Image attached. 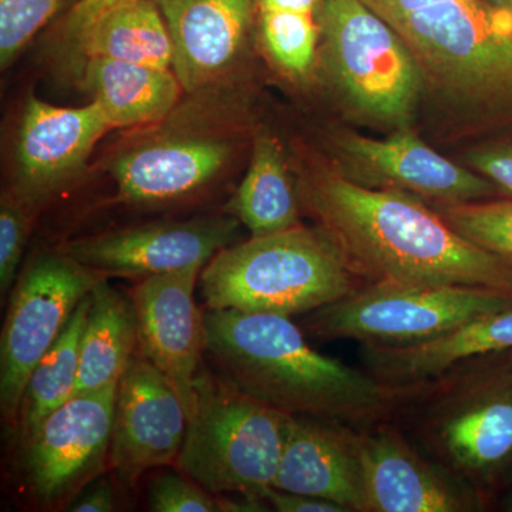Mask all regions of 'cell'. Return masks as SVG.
Instances as JSON below:
<instances>
[{"label":"cell","instance_id":"7","mask_svg":"<svg viewBox=\"0 0 512 512\" xmlns=\"http://www.w3.org/2000/svg\"><path fill=\"white\" fill-rule=\"evenodd\" d=\"M319 20L330 70L350 103L373 119L406 120L423 69L402 37L362 0H322Z\"/></svg>","mask_w":512,"mask_h":512},{"label":"cell","instance_id":"18","mask_svg":"<svg viewBox=\"0 0 512 512\" xmlns=\"http://www.w3.org/2000/svg\"><path fill=\"white\" fill-rule=\"evenodd\" d=\"M366 510L454 512L463 510L450 484L392 430L357 437Z\"/></svg>","mask_w":512,"mask_h":512},{"label":"cell","instance_id":"31","mask_svg":"<svg viewBox=\"0 0 512 512\" xmlns=\"http://www.w3.org/2000/svg\"><path fill=\"white\" fill-rule=\"evenodd\" d=\"M127 2L130 0H79L76 5L67 10L62 23H60V45L72 53L84 33L92 28L101 16Z\"/></svg>","mask_w":512,"mask_h":512},{"label":"cell","instance_id":"15","mask_svg":"<svg viewBox=\"0 0 512 512\" xmlns=\"http://www.w3.org/2000/svg\"><path fill=\"white\" fill-rule=\"evenodd\" d=\"M174 45L173 70L185 92L208 89L241 55L258 0H153Z\"/></svg>","mask_w":512,"mask_h":512},{"label":"cell","instance_id":"27","mask_svg":"<svg viewBox=\"0 0 512 512\" xmlns=\"http://www.w3.org/2000/svg\"><path fill=\"white\" fill-rule=\"evenodd\" d=\"M437 212L458 234L512 266V200L440 204Z\"/></svg>","mask_w":512,"mask_h":512},{"label":"cell","instance_id":"34","mask_svg":"<svg viewBox=\"0 0 512 512\" xmlns=\"http://www.w3.org/2000/svg\"><path fill=\"white\" fill-rule=\"evenodd\" d=\"M116 508V495L109 481H101L86 495L76 501L70 511L111 512Z\"/></svg>","mask_w":512,"mask_h":512},{"label":"cell","instance_id":"32","mask_svg":"<svg viewBox=\"0 0 512 512\" xmlns=\"http://www.w3.org/2000/svg\"><path fill=\"white\" fill-rule=\"evenodd\" d=\"M470 163L474 171L512 195V144L473 151Z\"/></svg>","mask_w":512,"mask_h":512},{"label":"cell","instance_id":"28","mask_svg":"<svg viewBox=\"0 0 512 512\" xmlns=\"http://www.w3.org/2000/svg\"><path fill=\"white\" fill-rule=\"evenodd\" d=\"M70 0H0V64L6 69Z\"/></svg>","mask_w":512,"mask_h":512},{"label":"cell","instance_id":"33","mask_svg":"<svg viewBox=\"0 0 512 512\" xmlns=\"http://www.w3.org/2000/svg\"><path fill=\"white\" fill-rule=\"evenodd\" d=\"M265 501L279 512H348L342 505L311 495L288 493L271 487L265 494Z\"/></svg>","mask_w":512,"mask_h":512},{"label":"cell","instance_id":"30","mask_svg":"<svg viewBox=\"0 0 512 512\" xmlns=\"http://www.w3.org/2000/svg\"><path fill=\"white\" fill-rule=\"evenodd\" d=\"M148 504L154 512H221L220 495L211 494L181 471L158 476L150 485Z\"/></svg>","mask_w":512,"mask_h":512},{"label":"cell","instance_id":"21","mask_svg":"<svg viewBox=\"0 0 512 512\" xmlns=\"http://www.w3.org/2000/svg\"><path fill=\"white\" fill-rule=\"evenodd\" d=\"M138 348V320L130 296L103 281L92 291V305L80 345L76 394L120 382Z\"/></svg>","mask_w":512,"mask_h":512},{"label":"cell","instance_id":"2","mask_svg":"<svg viewBox=\"0 0 512 512\" xmlns=\"http://www.w3.org/2000/svg\"><path fill=\"white\" fill-rule=\"evenodd\" d=\"M204 323L220 376L278 412L356 423L392 403V387L320 355L289 316L207 309Z\"/></svg>","mask_w":512,"mask_h":512},{"label":"cell","instance_id":"13","mask_svg":"<svg viewBox=\"0 0 512 512\" xmlns=\"http://www.w3.org/2000/svg\"><path fill=\"white\" fill-rule=\"evenodd\" d=\"M113 130L96 101L83 107H57L29 97L16 143L13 191L36 207L74 180L107 131Z\"/></svg>","mask_w":512,"mask_h":512},{"label":"cell","instance_id":"1","mask_svg":"<svg viewBox=\"0 0 512 512\" xmlns=\"http://www.w3.org/2000/svg\"><path fill=\"white\" fill-rule=\"evenodd\" d=\"M303 198L353 274L373 284L476 286L512 295V266L409 192L326 174L309 181Z\"/></svg>","mask_w":512,"mask_h":512},{"label":"cell","instance_id":"29","mask_svg":"<svg viewBox=\"0 0 512 512\" xmlns=\"http://www.w3.org/2000/svg\"><path fill=\"white\" fill-rule=\"evenodd\" d=\"M33 205L13 190L0 198V295L2 301L12 291L20 259L28 241Z\"/></svg>","mask_w":512,"mask_h":512},{"label":"cell","instance_id":"19","mask_svg":"<svg viewBox=\"0 0 512 512\" xmlns=\"http://www.w3.org/2000/svg\"><path fill=\"white\" fill-rule=\"evenodd\" d=\"M512 349V309L470 320L427 342L367 346V359L384 382H417L439 376L457 363Z\"/></svg>","mask_w":512,"mask_h":512},{"label":"cell","instance_id":"25","mask_svg":"<svg viewBox=\"0 0 512 512\" xmlns=\"http://www.w3.org/2000/svg\"><path fill=\"white\" fill-rule=\"evenodd\" d=\"M451 457L471 471L490 470L512 456V396H493L460 410L444 424Z\"/></svg>","mask_w":512,"mask_h":512},{"label":"cell","instance_id":"17","mask_svg":"<svg viewBox=\"0 0 512 512\" xmlns=\"http://www.w3.org/2000/svg\"><path fill=\"white\" fill-rule=\"evenodd\" d=\"M274 487L367 511L356 436L332 421L289 416Z\"/></svg>","mask_w":512,"mask_h":512},{"label":"cell","instance_id":"35","mask_svg":"<svg viewBox=\"0 0 512 512\" xmlns=\"http://www.w3.org/2000/svg\"><path fill=\"white\" fill-rule=\"evenodd\" d=\"M485 2L494 6L495 9L504 10L512 15V0H485Z\"/></svg>","mask_w":512,"mask_h":512},{"label":"cell","instance_id":"26","mask_svg":"<svg viewBox=\"0 0 512 512\" xmlns=\"http://www.w3.org/2000/svg\"><path fill=\"white\" fill-rule=\"evenodd\" d=\"M322 0H258L256 16L269 56L284 72L305 76L318 52Z\"/></svg>","mask_w":512,"mask_h":512},{"label":"cell","instance_id":"9","mask_svg":"<svg viewBox=\"0 0 512 512\" xmlns=\"http://www.w3.org/2000/svg\"><path fill=\"white\" fill-rule=\"evenodd\" d=\"M119 382L76 394L23 441V473L37 504L69 503L110 466Z\"/></svg>","mask_w":512,"mask_h":512},{"label":"cell","instance_id":"16","mask_svg":"<svg viewBox=\"0 0 512 512\" xmlns=\"http://www.w3.org/2000/svg\"><path fill=\"white\" fill-rule=\"evenodd\" d=\"M342 148L359 164L370 184L441 204L480 201L497 188L477 171L447 160L407 130L382 140L348 136L343 138Z\"/></svg>","mask_w":512,"mask_h":512},{"label":"cell","instance_id":"12","mask_svg":"<svg viewBox=\"0 0 512 512\" xmlns=\"http://www.w3.org/2000/svg\"><path fill=\"white\" fill-rule=\"evenodd\" d=\"M204 266L140 279L130 292L138 320V349L173 384L188 419L194 412L195 382L205 352L204 313L195 303Z\"/></svg>","mask_w":512,"mask_h":512},{"label":"cell","instance_id":"4","mask_svg":"<svg viewBox=\"0 0 512 512\" xmlns=\"http://www.w3.org/2000/svg\"><path fill=\"white\" fill-rule=\"evenodd\" d=\"M448 92L512 106V15L485 0H362Z\"/></svg>","mask_w":512,"mask_h":512},{"label":"cell","instance_id":"24","mask_svg":"<svg viewBox=\"0 0 512 512\" xmlns=\"http://www.w3.org/2000/svg\"><path fill=\"white\" fill-rule=\"evenodd\" d=\"M90 305L92 293L80 302L55 345L30 373L15 429L20 444L50 413L72 399L79 379L80 345Z\"/></svg>","mask_w":512,"mask_h":512},{"label":"cell","instance_id":"10","mask_svg":"<svg viewBox=\"0 0 512 512\" xmlns=\"http://www.w3.org/2000/svg\"><path fill=\"white\" fill-rule=\"evenodd\" d=\"M239 224L231 215L153 222L73 239L59 249L107 279H144L207 265L235 244Z\"/></svg>","mask_w":512,"mask_h":512},{"label":"cell","instance_id":"11","mask_svg":"<svg viewBox=\"0 0 512 512\" xmlns=\"http://www.w3.org/2000/svg\"><path fill=\"white\" fill-rule=\"evenodd\" d=\"M187 424L170 380L141 353L134 356L117 389L110 467L134 487L147 471L177 463Z\"/></svg>","mask_w":512,"mask_h":512},{"label":"cell","instance_id":"8","mask_svg":"<svg viewBox=\"0 0 512 512\" xmlns=\"http://www.w3.org/2000/svg\"><path fill=\"white\" fill-rule=\"evenodd\" d=\"M106 276L64 254L37 255L16 284L0 340V406L16 429L30 373L55 345L77 306Z\"/></svg>","mask_w":512,"mask_h":512},{"label":"cell","instance_id":"3","mask_svg":"<svg viewBox=\"0 0 512 512\" xmlns=\"http://www.w3.org/2000/svg\"><path fill=\"white\" fill-rule=\"evenodd\" d=\"M353 278L325 229L298 225L222 249L202 268L200 285L208 309L291 318L356 291Z\"/></svg>","mask_w":512,"mask_h":512},{"label":"cell","instance_id":"14","mask_svg":"<svg viewBox=\"0 0 512 512\" xmlns=\"http://www.w3.org/2000/svg\"><path fill=\"white\" fill-rule=\"evenodd\" d=\"M232 151L231 141L218 134H164L127 148L110 170L121 200L158 204L200 191L224 170Z\"/></svg>","mask_w":512,"mask_h":512},{"label":"cell","instance_id":"23","mask_svg":"<svg viewBox=\"0 0 512 512\" xmlns=\"http://www.w3.org/2000/svg\"><path fill=\"white\" fill-rule=\"evenodd\" d=\"M251 232L266 237L301 225L284 153L275 138H256L247 174L225 208Z\"/></svg>","mask_w":512,"mask_h":512},{"label":"cell","instance_id":"6","mask_svg":"<svg viewBox=\"0 0 512 512\" xmlns=\"http://www.w3.org/2000/svg\"><path fill=\"white\" fill-rule=\"evenodd\" d=\"M512 309V295L476 286L370 284L313 311L309 332L366 346L427 342L490 313Z\"/></svg>","mask_w":512,"mask_h":512},{"label":"cell","instance_id":"22","mask_svg":"<svg viewBox=\"0 0 512 512\" xmlns=\"http://www.w3.org/2000/svg\"><path fill=\"white\" fill-rule=\"evenodd\" d=\"M72 56L80 63L103 57L173 70L174 45L153 0H130L101 16L84 33Z\"/></svg>","mask_w":512,"mask_h":512},{"label":"cell","instance_id":"5","mask_svg":"<svg viewBox=\"0 0 512 512\" xmlns=\"http://www.w3.org/2000/svg\"><path fill=\"white\" fill-rule=\"evenodd\" d=\"M194 412L175 467L214 495L265 500L274 487L289 414L201 369Z\"/></svg>","mask_w":512,"mask_h":512},{"label":"cell","instance_id":"20","mask_svg":"<svg viewBox=\"0 0 512 512\" xmlns=\"http://www.w3.org/2000/svg\"><path fill=\"white\" fill-rule=\"evenodd\" d=\"M87 92L113 128L164 120L183 92L174 70L90 57L80 63Z\"/></svg>","mask_w":512,"mask_h":512}]
</instances>
